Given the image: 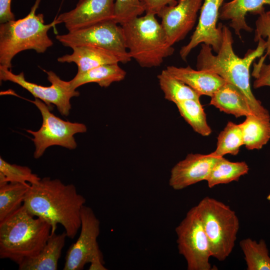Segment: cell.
<instances>
[{"instance_id": "8fae6325", "label": "cell", "mask_w": 270, "mask_h": 270, "mask_svg": "<svg viewBox=\"0 0 270 270\" xmlns=\"http://www.w3.org/2000/svg\"><path fill=\"white\" fill-rule=\"evenodd\" d=\"M80 236L67 251L64 270H82L84 266L100 260L104 261L97 238L100 232V222L92 208L83 206L80 213Z\"/></svg>"}, {"instance_id": "7c38bea8", "label": "cell", "mask_w": 270, "mask_h": 270, "mask_svg": "<svg viewBox=\"0 0 270 270\" xmlns=\"http://www.w3.org/2000/svg\"><path fill=\"white\" fill-rule=\"evenodd\" d=\"M204 0H178L172 5L164 7L156 15L168 42L173 46L184 40L194 27L198 14Z\"/></svg>"}, {"instance_id": "52a82bcc", "label": "cell", "mask_w": 270, "mask_h": 270, "mask_svg": "<svg viewBox=\"0 0 270 270\" xmlns=\"http://www.w3.org/2000/svg\"><path fill=\"white\" fill-rule=\"evenodd\" d=\"M30 102L39 110L42 118V126L38 130H26L33 136L32 140L35 146L34 158H40L46 150L52 146H59L69 150L75 149L77 144L74 136L86 132V126L82 123L62 120L53 114L50 108L38 98H36Z\"/></svg>"}, {"instance_id": "9c48e42d", "label": "cell", "mask_w": 270, "mask_h": 270, "mask_svg": "<svg viewBox=\"0 0 270 270\" xmlns=\"http://www.w3.org/2000/svg\"><path fill=\"white\" fill-rule=\"evenodd\" d=\"M56 38L64 46L70 48L89 45L105 49L116 54L122 63L132 59L126 47L122 26L114 20L58 34Z\"/></svg>"}, {"instance_id": "ffe728a7", "label": "cell", "mask_w": 270, "mask_h": 270, "mask_svg": "<svg viewBox=\"0 0 270 270\" xmlns=\"http://www.w3.org/2000/svg\"><path fill=\"white\" fill-rule=\"evenodd\" d=\"M210 98V105L236 118L254 114L244 93L230 83L226 82Z\"/></svg>"}, {"instance_id": "836d02e7", "label": "cell", "mask_w": 270, "mask_h": 270, "mask_svg": "<svg viewBox=\"0 0 270 270\" xmlns=\"http://www.w3.org/2000/svg\"><path fill=\"white\" fill-rule=\"evenodd\" d=\"M12 0H0V24L15 20V16L11 10Z\"/></svg>"}, {"instance_id": "8992f818", "label": "cell", "mask_w": 270, "mask_h": 270, "mask_svg": "<svg viewBox=\"0 0 270 270\" xmlns=\"http://www.w3.org/2000/svg\"><path fill=\"white\" fill-rule=\"evenodd\" d=\"M210 244L212 256L224 261L234 248L240 228L236 212L222 202L206 196L196 206Z\"/></svg>"}, {"instance_id": "d6a6232c", "label": "cell", "mask_w": 270, "mask_h": 270, "mask_svg": "<svg viewBox=\"0 0 270 270\" xmlns=\"http://www.w3.org/2000/svg\"><path fill=\"white\" fill-rule=\"evenodd\" d=\"M146 14H157L164 6L176 4L178 0H140Z\"/></svg>"}, {"instance_id": "ba28073f", "label": "cell", "mask_w": 270, "mask_h": 270, "mask_svg": "<svg viewBox=\"0 0 270 270\" xmlns=\"http://www.w3.org/2000/svg\"><path fill=\"white\" fill-rule=\"evenodd\" d=\"M175 230L178 252L185 258L187 270H212L210 244L196 206L187 212Z\"/></svg>"}, {"instance_id": "4dcf8cb0", "label": "cell", "mask_w": 270, "mask_h": 270, "mask_svg": "<svg viewBox=\"0 0 270 270\" xmlns=\"http://www.w3.org/2000/svg\"><path fill=\"white\" fill-rule=\"evenodd\" d=\"M260 38L265 40L266 56H270V11L262 12L256 21L254 40L256 42Z\"/></svg>"}, {"instance_id": "603a6c76", "label": "cell", "mask_w": 270, "mask_h": 270, "mask_svg": "<svg viewBox=\"0 0 270 270\" xmlns=\"http://www.w3.org/2000/svg\"><path fill=\"white\" fill-rule=\"evenodd\" d=\"M249 168L244 162H230L224 156L218 158L214 164L206 181L210 188L220 184L238 181L248 173Z\"/></svg>"}, {"instance_id": "2e32d148", "label": "cell", "mask_w": 270, "mask_h": 270, "mask_svg": "<svg viewBox=\"0 0 270 270\" xmlns=\"http://www.w3.org/2000/svg\"><path fill=\"white\" fill-rule=\"evenodd\" d=\"M265 5L270 6V0H232L223 4L220 10L219 18L230 20V26L241 38V30H252L246 23V15L248 12L259 15L265 10Z\"/></svg>"}, {"instance_id": "e0dca14e", "label": "cell", "mask_w": 270, "mask_h": 270, "mask_svg": "<svg viewBox=\"0 0 270 270\" xmlns=\"http://www.w3.org/2000/svg\"><path fill=\"white\" fill-rule=\"evenodd\" d=\"M166 70L200 96L205 95L211 97L226 82L215 73L205 70H195L189 66L186 67L169 66Z\"/></svg>"}, {"instance_id": "83f0119b", "label": "cell", "mask_w": 270, "mask_h": 270, "mask_svg": "<svg viewBox=\"0 0 270 270\" xmlns=\"http://www.w3.org/2000/svg\"><path fill=\"white\" fill-rule=\"evenodd\" d=\"M242 145L243 137L240 124L228 122L219 134L216 148L212 154L216 156H224L227 154L236 156Z\"/></svg>"}, {"instance_id": "4316f807", "label": "cell", "mask_w": 270, "mask_h": 270, "mask_svg": "<svg viewBox=\"0 0 270 270\" xmlns=\"http://www.w3.org/2000/svg\"><path fill=\"white\" fill-rule=\"evenodd\" d=\"M181 116L193 130L202 136H209L212 130L200 100H187L176 104Z\"/></svg>"}, {"instance_id": "1f68e13d", "label": "cell", "mask_w": 270, "mask_h": 270, "mask_svg": "<svg viewBox=\"0 0 270 270\" xmlns=\"http://www.w3.org/2000/svg\"><path fill=\"white\" fill-rule=\"evenodd\" d=\"M266 57L265 55L262 56L256 62H253L252 74L255 79L253 84L254 88L270 86V62L268 64L265 62ZM268 58L270 60V56Z\"/></svg>"}, {"instance_id": "7a4b0ae2", "label": "cell", "mask_w": 270, "mask_h": 270, "mask_svg": "<svg viewBox=\"0 0 270 270\" xmlns=\"http://www.w3.org/2000/svg\"><path fill=\"white\" fill-rule=\"evenodd\" d=\"M258 42L256 48L248 50L243 58H240L234 52L230 30L223 25L222 42L218 52L214 55L210 46L201 44L196 66L198 70L215 73L226 82L238 87L246 96L254 114L267 116H270L268 112L254 96L250 82L252 64L256 59L262 56L266 50L265 40L260 38Z\"/></svg>"}, {"instance_id": "cb8c5ba5", "label": "cell", "mask_w": 270, "mask_h": 270, "mask_svg": "<svg viewBox=\"0 0 270 270\" xmlns=\"http://www.w3.org/2000/svg\"><path fill=\"white\" fill-rule=\"evenodd\" d=\"M164 98L175 104L187 100H200V96L192 88L171 74L166 69L158 76Z\"/></svg>"}, {"instance_id": "d6986e66", "label": "cell", "mask_w": 270, "mask_h": 270, "mask_svg": "<svg viewBox=\"0 0 270 270\" xmlns=\"http://www.w3.org/2000/svg\"><path fill=\"white\" fill-rule=\"evenodd\" d=\"M67 237L65 232L50 234L47 242L34 256L24 259L18 265L19 270H56L58 262Z\"/></svg>"}, {"instance_id": "5b68a950", "label": "cell", "mask_w": 270, "mask_h": 270, "mask_svg": "<svg viewBox=\"0 0 270 270\" xmlns=\"http://www.w3.org/2000/svg\"><path fill=\"white\" fill-rule=\"evenodd\" d=\"M121 26L126 50L141 67L159 66L173 54L174 49L168 42L156 14H146Z\"/></svg>"}, {"instance_id": "5bb4252c", "label": "cell", "mask_w": 270, "mask_h": 270, "mask_svg": "<svg viewBox=\"0 0 270 270\" xmlns=\"http://www.w3.org/2000/svg\"><path fill=\"white\" fill-rule=\"evenodd\" d=\"M114 3L115 0H80L74 9L61 14L55 20L72 32L114 20Z\"/></svg>"}, {"instance_id": "3957f363", "label": "cell", "mask_w": 270, "mask_h": 270, "mask_svg": "<svg viewBox=\"0 0 270 270\" xmlns=\"http://www.w3.org/2000/svg\"><path fill=\"white\" fill-rule=\"evenodd\" d=\"M23 204L0 222V258L20 264L37 255L51 234V226L34 218Z\"/></svg>"}, {"instance_id": "4fadbf2b", "label": "cell", "mask_w": 270, "mask_h": 270, "mask_svg": "<svg viewBox=\"0 0 270 270\" xmlns=\"http://www.w3.org/2000/svg\"><path fill=\"white\" fill-rule=\"evenodd\" d=\"M224 0H204L200 8L198 21L195 30L188 44L182 47L180 55L186 60L191 51L199 44H204L210 46L217 53L222 42L221 23L217 25L220 9Z\"/></svg>"}, {"instance_id": "9a60e30c", "label": "cell", "mask_w": 270, "mask_h": 270, "mask_svg": "<svg viewBox=\"0 0 270 270\" xmlns=\"http://www.w3.org/2000/svg\"><path fill=\"white\" fill-rule=\"evenodd\" d=\"M219 157L212 152L208 154H188L172 168L169 185L174 190H181L206 180Z\"/></svg>"}, {"instance_id": "d4e9b609", "label": "cell", "mask_w": 270, "mask_h": 270, "mask_svg": "<svg viewBox=\"0 0 270 270\" xmlns=\"http://www.w3.org/2000/svg\"><path fill=\"white\" fill-rule=\"evenodd\" d=\"M30 186L8 182L0 186V222L23 205Z\"/></svg>"}, {"instance_id": "7402d4cb", "label": "cell", "mask_w": 270, "mask_h": 270, "mask_svg": "<svg viewBox=\"0 0 270 270\" xmlns=\"http://www.w3.org/2000/svg\"><path fill=\"white\" fill-rule=\"evenodd\" d=\"M126 72L118 64H107L90 69L86 72L76 74L70 82L71 86L76 90L86 84L94 82L100 86L107 88L114 82L123 80Z\"/></svg>"}, {"instance_id": "30bf717a", "label": "cell", "mask_w": 270, "mask_h": 270, "mask_svg": "<svg viewBox=\"0 0 270 270\" xmlns=\"http://www.w3.org/2000/svg\"><path fill=\"white\" fill-rule=\"evenodd\" d=\"M47 74V78L51 83L48 86H44L27 81L23 72L16 74L10 70L0 66V79L16 84L30 92L35 98L44 102L50 108L54 104L60 114L68 116L71 109L70 99L78 96L80 92L72 88L70 82L62 80L52 70H44Z\"/></svg>"}, {"instance_id": "f546056e", "label": "cell", "mask_w": 270, "mask_h": 270, "mask_svg": "<svg viewBox=\"0 0 270 270\" xmlns=\"http://www.w3.org/2000/svg\"><path fill=\"white\" fill-rule=\"evenodd\" d=\"M144 12L140 0H115L114 20L122 25Z\"/></svg>"}, {"instance_id": "44dd1931", "label": "cell", "mask_w": 270, "mask_h": 270, "mask_svg": "<svg viewBox=\"0 0 270 270\" xmlns=\"http://www.w3.org/2000/svg\"><path fill=\"white\" fill-rule=\"evenodd\" d=\"M240 124L244 145L249 150H260L270 140V116L250 114Z\"/></svg>"}, {"instance_id": "484cf974", "label": "cell", "mask_w": 270, "mask_h": 270, "mask_svg": "<svg viewBox=\"0 0 270 270\" xmlns=\"http://www.w3.org/2000/svg\"><path fill=\"white\" fill-rule=\"evenodd\" d=\"M240 246L244 256L248 270H270V257L264 240L258 242L246 238L240 242Z\"/></svg>"}, {"instance_id": "ac0fdd59", "label": "cell", "mask_w": 270, "mask_h": 270, "mask_svg": "<svg viewBox=\"0 0 270 270\" xmlns=\"http://www.w3.org/2000/svg\"><path fill=\"white\" fill-rule=\"evenodd\" d=\"M71 54L58 58L60 62L75 63L78 66L77 74L107 64L120 62V58L114 53L105 49L89 45H82L72 48Z\"/></svg>"}, {"instance_id": "277c9868", "label": "cell", "mask_w": 270, "mask_h": 270, "mask_svg": "<svg viewBox=\"0 0 270 270\" xmlns=\"http://www.w3.org/2000/svg\"><path fill=\"white\" fill-rule=\"evenodd\" d=\"M40 0H36L30 12L24 18L0 25V66L10 69L12 60L18 53L32 50L44 52L53 44L48 34V30L56 24H45L44 15L36 14Z\"/></svg>"}, {"instance_id": "f1b7e54d", "label": "cell", "mask_w": 270, "mask_h": 270, "mask_svg": "<svg viewBox=\"0 0 270 270\" xmlns=\"http://www.w3.org/2000/svg\"><path fill=\"white\" fill-rule=\"evenodd\" d=\"M26 166L11 164L0 158V186L8 182H18L26 185L36 184L40 180Z\"/></svg>"}, {"instance_id": "6da1fadb", "label": "cell", "mask_w": 270, "mask_h": 270, "mask_svg": "<svg viewBox=\"0 0 270 270\" xmlns=\"http://www.w3.org/2000/svg\"><path fill=\"white\" fill-rule=\"evenodd\" d=\"M86 202L74 185L44 177L30 184L23 204L31 215L51 226L50 234H55L57 224H60L67 237L72 239L80 228L81 210Z\"/></svg>"}]
</instances>
